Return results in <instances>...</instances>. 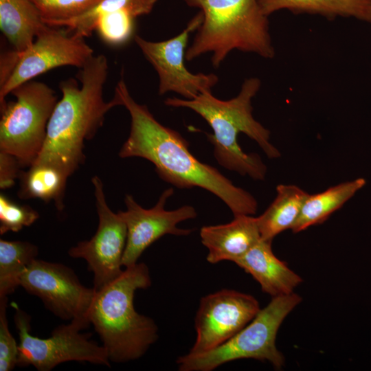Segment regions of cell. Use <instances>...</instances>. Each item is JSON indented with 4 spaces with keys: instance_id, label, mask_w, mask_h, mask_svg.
I'll return each instance as SVG.
<instances>
[{
    "instance_id": "obj_29",
    "label": "cell",
    "mask_w": 371,
    "mask_h": 371,
    "mask_svg": "<svg viewBox=\"0 0 371 371\" xmlns=\"http://www.w3.org/2000/svg\"><path fill=\"white\" fill-rule=\"evenodd\" d=\"M21 52L14 49L3 52L0 58V87H3L12 74L20 58Z\"/></svg>"
},
{
    "instance_id": "obj_21",
    "label": "cell",
    "mask_w": 371,
    "mask_h": 371,
    "mask_svg": "<svg viewBox=\"0 0 371 371\" xmlns=\"http://www.w3.org/2000/svg\"><path fill=\"white\" fill-rule=\"evenodd\" d=\"M18 196L22 199H39L45 203L54 201L62 211L68 177L60 169L50 165L33 164L27 171H21Z\"/></svg>"
},
{
    "instance_id": "obj_22",
    "label": "cell",
    "mask_w": 371,
    "mask_h": 371,
    "mask_svg": "<svg viewBox=\"0 0 371 371\" xmlns=\"http://www.w3.org/2000/svg\"><path fill=\"white\" fill-rule=\"evenodd\" d=\"M38 252V247L27 241L0 240V297L20 286L21 276Z\"/></svg>"
},
{
    "instance_id": "obj_18",
    "label": "cell",
    "mask_w": 371,
    "mask_h": 371,
    "mask_svg": "<svg viewBox=\"0 0 371 371\" xmlns=\"http://www.w3.org/2000/svg\"><path fill=\"white\" fill-rule=\"evenodd\" d=\"M267 16L282 10L295 14L319 15L328 20L354 18L371 23V0H258Z\"/></svg>"
},
{
    "instance_id": "obj_28",
    "label": "cell",
    "mask_w": 371,
    "mask_h": 371,
    "mask_svg": "<svg viewBox=\"0 0 371 371\" xmlns=\"http://www.w3.org/2000/svg\"><path fill=\"white\" fill-rule=\"evenodd\" d=\"M22 168L13 155L0 151V188H10L19 178Z\"/></svg>"
},
{
    "instance_id": "obj_19",
    "label": "cell",
    "mask_w": 371,
    "mask_h": 371,
    "mask_svg": "<svg viewBox=\"0 0 371 371\" xmlns=\"http://www.w3.org/2000/svg\"><path fill=\"white\" fill-rule=\"evenodd\" d=\"M277 196L267 209L257 218L261 239L271 240L283 231L291 229L297 220L308 196L294 185L280 184Z\"/></svg>"
},
{
    "instance_id": "obj_6",
    "label": "cell",
    "mask_w": 371,
    "mask_h": 371,
    "mask_svg": "<svg viewBox=\"0 0 371 371\" xmlns=\"http://www.w3.org/2000/svg\"><path fill=\"white\" fill-rule=\"evenodd\" d=\"M292 293L272 297L243 329L218 347L196 355H186L177 360L180 371H212L226 363L255 359L267 361L280 368L284 359L276 346L278 330L285 317L300 303Z\"/></svg>"
},
{
    "instance_id": "obj_23",
    "label": "cell",
    "mask_w": 371,
    "mask_h": 371,
    "mask_svg": "<svg viewBox=\"0 0 371 371\" xmlns=\"http://www.w3.org/2000/svg\"><path fill=\"white\" fill-rule=\"evenodd\" d=\"M157 0H102L87 12L70 19L57 21L49 26L65 27L76 37L86 38L95 31L98 18L108 12L120 9L130 11L135 17L149 14Z\"/></svg>"
},
{
    "instance_id": "obj_7",
    "label": "cell",
    "mask_w": 371,
    "mask_h": 371,
    "mask_svg": "<svg viewBox=\"0 0 371 371\" xmlns=\"http://www.w3.org/2000/svg\"><path fill=\"white\" fill-rule=\"evenodd\" d=\"M11 94L16 100L0 107V151L15 157L22 168L30 167L43 148L58 98L47 84L32 80Z\"/></svg>"
},
{
    "instance_id": "obj_1",
    "label": "cell",
    "mask_w": 371,
    "mask_h": 371,
    "mask_svg": "<svg viewBox=\"0 0 371 371\" xmlns=\"http://www.w3.org/2000/svg\"><path fill=\"white\" fill-rule=\"evenodd\" d=\"M114 97L131 116L130 133L119 151L120 157L148 160L161 179L177 188L199 187L210 192L227 205L234 216L256 214L255 198L234 186L216 168L195 157L179 133L159 123L147 106L133 98L123 78L115 87Z\"/></svg>"
},
{
    "instance_id": "obj_11",
    "label": "cell",
    "mask_w": 371,
    "mask_h": 371,
    "mask_svg": "<svg viewBox=\"0 0 371 371\" xmlns=\"http://www.w3.org/2000/svg\"><path fill=\"white\" fill-rule=\"evenodd\" d=\"M203 19V14L199 11L180 34L166 41H150L135 35V43L158 74L159 95L175 92L185 99H192L201 93L211 91L217 84L216 75L192 74L185 66L189 36L198 30Z\"/></svg>"
},
{
    "instance_id": "obj_13",
    "label": "cell",
    "mask_w": 371,
    "mask_h": 371,
    "mask_svg": "<svg viewBox=\"0 0 371 371\" xmlns=\"http://www.w3.org/2000/svg\"><path fill=\"white\" fill-rule=\"evenodd\" d=\"M260 310L254 296L234 290L223 289L203 297L194 319L196 339L188 354L200 355L218 347L248 324Z\"/></svg>"
},
{
    "instance_id": "obj_17",
    "label": "cell",
    "mask_w": 371,
    "mask_h": 371,
    "mask_svg": "<svg viewBox=\"0 0 371 371\" xmlns=\"http://www.w3.org/2000/svg\"><path fill=\"white\" fill-rule=\"evenodd\" d=\"M48 27L31 0H0V29L13 49L24 52Z\"/></svg>"
},
{
    "instance_id": "obj_2",
    "label": "cell",
    "mask_w": 371,
    "mask_h": 371,
    "mask_svg": "<svg viewBox=\"0 0 371 371\" xmlns=\"http://www.w3.org/2000/svg\"><path fill=\"white\" fill-rule=\"evenodd\" d=\"M108 73L107 58L93 55L77 74L80 86L73 78L59 83L62 97L51 115L43 148L32 165L53 166L69 177L85 163V142L95 135L106 113L119 106L114 97L104 100Z\"/></svg>"
},
{
    "instance_id": "obj_27",
    "label": "cell",
    "mask_w": 371,
    "mask_h": 371,
    "mask_svg": "<svg viewBox=\"0 0 371 371\" xmlns=\"http://www.w3.org/2000/svg\"><path fill=\"white\" fill-rule=\"evenodd\" d=\"M7 302V297H0V371H10L18 362L19 344L9 329Z\"/></svg>"
},
{
    "instance_id": "obj_25",
    "label": "cell",
    "mask_w": 371,
    "mask_h": 371,
    "mask_svg": "<svg viewBox=\"0 0 371 371\" xmlns=\"http://www.w3.org/2000/svg\"><path fill=\"white\" fill-rule=\"evenodd\" d=\"M47 25L78 16L102 0H31Z\"/></svg>"
},
{
    "instance_id": "obj_3",
    "label": "cell",
    "mask_w": 371,
    "mask_h": 371,
    "mask_svg": "<svg viewBox=\"0 0 371 371\" xmlns=\"http://www.w3.org/2000/svg\"><path fill=\"white\" fill-rule=\"evenodd\" d=\"M260 86V79L251 77L244 80L238 94L229 100H219L211 91H206L192 99L168 98L164 104L190 109L207 122L213 133L207 134V137L214 146V155L221 166L255 180H263L266 166L258 155L245 153L237 139L243 133L257 142L269 158L280 156L270 142L269 131L252 114L251 101Z\"/></svg>"
},
{
    "instance_id": "obj_9",
    "label": "cell",
    "mask_w": 371,
    "mask_h": 371,
    "mask_svg": "<svg viewBox=\"0 0 371 371\" xmlns=\"http://www.w3.org/2000/svg\"><path fill=\"white\" fill-rule=\"evenodd\" d=\"M20 286L60 319L76 322L85 328L89 326L88 314L95 290L82 284L67 266L36 258L21 276Z\"/></svg>"
},
{
    "instance_id": "obj_15",
    "label": "cell",
    "mask_w": 371,
    "mask_h": 371,
    "mask_svg": "<svg viewBox=\"0 0 371 371\" xmlns=\"http://www.w3.org/2000/svg\"><path fill=\"white\" fill-rule=\"evenodd\" d=\"M234 216L228 223L203 226L201 229V243L208 250V262H234L261 239L257 218L247 214Z\"/></svg>"
},
{
    "instance_id": "obj_26",
    "label": "cell",
    "mask_w": 371,
    "mask_h": 371,
    "mask_svg": "<svg viewBox=\"0 0 371 371\" xmlns=\"http://www.w3.org/2000/svg\"><path fill=\"white\" fill-rule=\"evenodd\" d=\"M39 217L38 212L28 205L12 201L4 194H0V234L17 232L34 223Z\"/></svg>"
},
{
    "instance_id": "obj_20",
    "label": "cell",
    "mask_w": 371,
    "mask_h": 371,
    "mask_svg": "<svg viewBox=\"0 0 371 371\" xmlns=\"http://www.w3.org/2000/svg\"><path fill=\"white\" fill-rule=\"evenodd\" d=\"M366 183L363 178H359L332 186L315 194H308L297 220L291 228L293 232H300L310 226L325 221L363 188Z\"/></svg>"
},
{
    "instance_id": "obj_14",
    "label": "cell",
    "mask_w": 371,
    "mask_h": 371,
    "mask_svg": "<svg viewBox=\"0 0 371 371\" xmlns=\"http://www.w3.org/2000/svg\"><path fill=\"white\" fill-rule=\"evenodd\" d=\"M172 188L165 190L156 205L150 209L139 205L132 195L126 194L125 211H118L127 228L126 245L122 264L124 268L137 263L142 253L154 242L166 234L188 236L190 229L179 228L178 223L196 217L195 209L183 205L174 210H166L165 205L173 194Z\"/></svg>"
},
{
    "instance_id": "obj_24",
    "label": "cell",
    "mask_w": 371,
    "mask_h": 371,
    "mask_svg": "<svg viewBox=\"0 0 371 371\" xmlns=\"http://www.w3.org/2000/svg\"><path fill=\"white\" fill-rule=\"evenodd\" d=\"M135 18L126 9L110 11L98 18L95 30L106 43L120 45L131 36Z\"/></svg>"
},
{
    "instance_id": "obj_8",
    "label": "cell",
    "mask_w": 371,
    "mask_h": 371,
    "mask_svg": "<svg viewBox=\"0 0 371 371\" xmlns=\"http://www.w3.org/2000/svg\"><path fill=\"white\" fill-rule=\"evenodd\" d=\"M14 324L19 336L17 365L33 366L39 371H49L67 361L89 362L110 366L106 349L89 339L90 333H82L84 326L76 322L60 325L47 338L30 333V316L12 303Z\"/></svg>"
},
{
    "instance_id": "obj_4",
    "label": "cell",
    "mask_w": 371,
    "mask_h": 371,
    "mask_svg": "<svg viewBox=\"0 0 371 371\" xmlns=\"http://www.w3.org/2000/svg\"><path fill=\"white\" fill-rule=\"evenodd\" d=\"M151 285L147 265L136 263L95 293L89 320L99 335L110 361L126 363L142 357L158 338L153 319L139 314L133 304L137 289Z\"/></svg>"
},
{
    "instance_id": "obj_16",
    "label": "cell",
    "mask_w": 371,
    "mask_h": 371,
    "mask_svg": "<svg viewBox=\"0 0 371 371\" xmlns=\"http://www.w3.org/2000/svg\"><path fill=\"white\" fill-rule=\"evenodd\" d=\"M271 242L260 239L234 263L249 273L263 292L274 297L293 293L302 280L275 256Z\"/></svg>"
},
{
    "instance_id": "obj_12",
    "label": "cell",
    "mask_w": 371,
    "mask_h": 371,
    "mask_svg": "<svg viewBox=\"0 0 371 371\" xmlns=\"http://www.w3.org/2000/svg\"><path fill=\"white\" fill-rule=\"evenodd\" d=\"M94 55L85 38L76 37L65 29L49 27L34 43L21 52L18 63L6 83L0 87V107L6 96L16 87L51 69L62 66L82 67Z\"/></svg>"
},
{
    "instance_id": "obj_10",
    "label": "cell",
    "mask_w": 371,
    "mask_h": 371,
    "mask_svg": "<svg viewBox=\"0 0 371 371\" xmlns=\"http://www.w3.org/2000/svg\"><path fill=\"white\" fill-rule=\"evenodd\" d=\"M94 187L95 207L98 215L96 232L89 240L78 242L68 251L74 258L84 259L93 273V288L98 291L119 277L122 269L126 240V225L118 214L109 207L102 181L98 176L91 179Z\"/></svg>"
},
{
    "instance_id": "obj_5",
    "label": "cell",
    "mask_w": 371,
    "mask_h": 371,
    "mask_svg": "<svg viewBox=\"0 0 371 371\" xmlns=\"http://www.w3.org/2000/svg\"><path fill=\"white\" fill-rule=\"evenodd\" d=\"M197 8L203 19L186 52L192 60L211 53V62L218 67L234 49L273 58L275 49L267 16L258 0H183Z\"/></svg>"
}]
</instances>
